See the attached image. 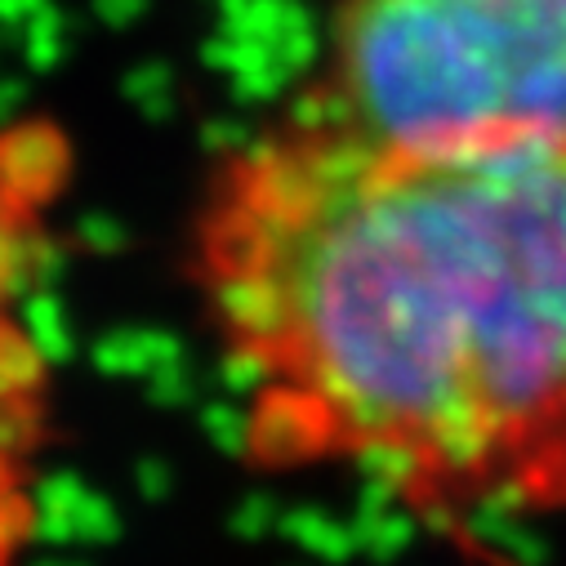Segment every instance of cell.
<instances>
[{
    "instance_id": "obj_4",
    "label": "cell",
    "mask_w": 566,
    "mask_h": 566,
    "mask_svg": "<svg viewBox=\"0 0 566 566\" xmlns=\"http://www.w3.org/2000/svg\"><path fill=\"white\" fill-rule=\"evenodd\" d=\"M50 366L0 370V566H19L36 531V451L50 410Z\"/></svg>"
},
{
    "instance_id": "obj_3",
    "label": "cell",
    "mask_w": 566,
    "mask_h": 566,
    "mask_svg": "<svg viewBox=\"0 0 566 566\" xmlns=\"http://www.w3.org/2000/svg\"><path fill=\"white\" fill-rule=\"evenodd\" d=\"M76 179V144L50 116L0 125V370L41 361L28 295L54 259L59 210Z\"/></svg>"
},
{
    "instance_id": "obj_2",
    "label": "cell",
    "mask_w": 566,
    "mask_h": 566,
    "mask_svg": "<svg viewBox=\"0 0 566 566\" xmlns=\"http://www.w3.org/2000/svg\"><path fill=\"white\" fill-rule=\"evenodd\" d=\"M295 103L375 138L566 125V0H339Z\"/></svg>"
},
{
    "instance_id": "obj_1",
    "label": "cell",
    "mask_w": 566,
    "mask_h": 566,
    "mask_svg": "<svg viewBox=\"0 0 566 566\" xmlns=\"http://www.w3.org/2000/svg\"><path fill=\"white\" fill-rule=\"evenodd\" d=\"M184 281L259 473L566 513V125L375 138L295 103L201 175Z\"/></svg>"
}]
</instances>
